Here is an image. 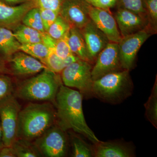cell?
I'll return each instance as SVG.
<instances>
[{"mask_svg":"<svg viewBox=\"0 0 157 157\" xmlns=\"http://www.w3.org/2000/svg\"><path fill=\"white\" fill-rule=\"evenodd\" d=\"M117 0H93L90 5L110 12L109 9L115 5Z\"/></svg>","mask_w":157,"mask_h":157,"instance_id":"obj_33","label":"cell"},{"mask_svg":"<svg viewBox=\"0 0 157 157\" xmlns=\"http://www.w3.org/2000/svg\"><path fill=\"white\" fill-rule=\"evenodd\" d=\"M39 10L42 23L46 33L50 25L56 19L59 13L51 9H39Z\"/></svg>","mask_w":157,"mask_h":157,"instance_id":"obj_30","label":"cell"},{"mask_svg":"<svg viewBox=\"0 0 157 157\" xmlns=\"http://www.w3.org/2000/svg\"><path fill=\"white\" fill-rule=\"evenodd\" d=\"M114 18L122 37L145 29H151L146 19L126 9L119 8L116 12Z\"/></svg>","mask_w":157,"mask_h":157,"instance_id":"obj_12","label":"cell"},{"mask_svg":"<svg viewBox=\"0 0 157 157\" xmlns=\"http://www.w3.org/2000/svg\"><path fill=\"white\" fill-rule=\"evenodd\" d=\"M20 50L33 57L45 65L49 53L48 48L42 42L33 44H21Z\"/></svg>","mask_w":157,"mask_h":157,"instance_id":"obj_21","label":"cell"},{"mask_svg":"<svg viewBox=\"0 0 157 157\" xmlns=\"http://www.w3.org/2000/svg\"><path fill=\"white\" fill-rule=\"evenodd\" d=\"M82 101V95L80 92L62 84L54 102L56 108L57 125L64 131L71 129L83 135L95 144L100 140L86 123Z\"/></svg>","mask_w":157,"mask_h":157,"instance_id":"obj_1","label":"cell"},{"mask_svg":"<svg viewBox=\"0 0 157 157\" xmlns=\"http://www.w3.org/2000/svg\"><path fill=\"white\" fill-rule=\"evenodd\" d=\"M56 118V111L52 104H28L19 112L17 138L35 140L53 125Z\"/></svg>","mask_w":157,"mask_h":157,"instance_id":"obj_2","label":"cell"},{"mask_svg":"<svg viewBox=\"0 0 157 157\" xmlns=\"http://www.w3.org/2000/svg\"><path fill=\"white\" fill-rule=\"evenodd\" d=\"M122 70L119 55L118 44L109 42L97 57L92 70V76L94 81L108 73Z\"/></svg>","mask_w":157,"mask_h":157,"instance_id":"obj_9","label":"cell"},{"mask_svg":"<svg viewBox=\"0 0 157 157\" xmlns=\"http://www.w3.org/2000/svg\"><path fill=\"white\" fill-rule=\"evenodd\" d=\"M4 146L2 140V126H1V121H0V149Z\"/></svg>","mask_w":157,"mask_h":157,"instance_id":"obj_37","label":"cell"},{"mask_svg":"<svg viewBox=\"0 0 157 157\" xmlns=\"http://www.w3.org/2000/svg\"><path fill=\"white\" fill-rule=\"evenodd\" d=\"M91 6L85 0H63L59 14L71 27L81 29L90 20L89 12Z\"/></svg>","mask_w":157,"mask_h":157,"instance_id":"obj_10","label":"cell"},{"mask_svg":"<svg viewBox=\"0 0 157 157\" xmlns=\"http://www.w3.org/2000/svg\"><path fill=\"white\" fill-rule=\"evenodd\" d=\"M21 44L9 29L0 27V52L10 58L20 50Z\"/></svg>","mask_w":157,"mask_h":157,"instance_id":"obj_18","label":"cell"},{"mask_svg":"<svg viewBox=\"0 0 157 157\" xmlns=\"http://www.w3.org/2000/svg\"><path fill=\"white\" fill-rule=\"evenodd\" d=\"M36 7L33 1L16 6H7L0 2V27L9 29L22 21L27 12Z\"/></svg>","mask_w":157,"mask_h":157,"instance_id":"obj_15","label":"cell"},{"mask_svg":"<svg viewBox=\"0 0 157 157\" xmlns=\"http://www.w3.org/2000/svg\"><path fill=\"white\" fill-rule=\"evenodd\" d=\"M8 72L5 60L0 57V74L7 73Z\"/></svg>","mask_w":157,"mask_h":157,"instance_id":"obj_35","label":"cell"},{"mask_svg":"<svg viewBox=\"0 0 157 157\" xmlns=\"http://www.w3.org/2000/svg\"><path fill=\"white\" fill-rule=\"evenodd\" d=\"M91 64L79 59L66 67L61 72L62 82L65 86L77 89L85 95H93Z\"/></svg>","mask_w":157,"mask_h":157,"instance_id":"obj_5","label":"cell"},{"mask_svg":"<svg viewBox=\"0 0 157 157\" xmlns=\"http://www.w3.org/2000/svg\"><path fill=\"white\" fill-rule=\"evenodd\" d=\"M35 6L39 9H51L59 14L63 0H33Z\"/></svg>","mask_w":157,"mask_h":157,"instance_id":"obj_31","label":"cell"},{"mask_svg":"<svg viewBox=\"0 0 157 157\" xmlns=\"http://www.w3.org/2000/svg\"><path fill=\"white\" fill-rule=\"evenodd\" d=\"M155 33L148 28L122 37L118 44L119 55L123 70L133 68L137 52L145 41Z\"/></svg>","mask_w":157,"mask_h":157,"instance_id":"obj_8","label":"cell"},{"mask_svg":"<svg viewBox=\"0 0 157 157\" xmlns=\"http://www.w3.org/2000/svg\"><path fill=\"white\" fill-rule=\"evenodd\" d=\"M46 62L45 66L51 71L56 73H61L66 68L64 59L58 56L55 52V49H50Z\"/></svg>","mask_w":157,"mask_h":157,"instance_id":"obj_28","label":"cell"},{"mask_svg":"<svg viewBox=\"0 0 157 157\" xmlns=\"http://www.w3.org/2000/svg\"><path fill=\"white\" fill-rule=\"evenodd\" d=\"M81 30L87 47L90 62L92 64L110 42L91 20Z\"/></svg>","mask_w":157,"mask_h":157,"instance_id":"obj_13","label":"cell"},{"mask_svg":"<svg viewBox=\"0 0 157 157\" xmlns=\"http://www.w3.org/2000/svg\"><path fill=\"white\" fill-rule=\"evenodd\" d=\"M13 33L14 36L21 44L42 42L44 34L24 25L17 26Z\"/></svg>","mask_w":157,"mask_h":157,"instance_id":"obj_19","label":"cell"},{"mask_svg":"<svg viewBox=\"0 0 157 157\" xmlns=\"http://www.w3.org/2000/svg\"><path fill=\"white\" fill-rule=\"evenodd\" d=\"M0 157H16L12 146H3L0 149Z\"/></svg>","mask_w":157,"mask_h":157,"instance_id":"obj_34","label":"cell"},{"mask_svg":"<svg viewBox=\"0 0 157 157\" xmlns=\"http://www.w3.org/2000/svg\"><path fill=\"white\" fill-rule=\"evenodd\" d=\"M145 116L152 124L157 127V79L148 101L145 104Z\"/></svg>","mask_w":157,"mask_h":157,"instance_id":"obj_25","label":"cell"},{"mask_svg":"<svg viewBox=\"0 0 157 157\" xmlns=\"http://www.w3.org/2000/svg\"><path fill=\"white\" fill-rule=\"evenodd\" d=\"M9 61L11 71L16 75L35 74L48 69L39 60L22 51L14 53L10 57Z\"/></svg>","mask_w":157,"mask_h":157,"instance_id":"obj_14","label":"cell"},{"mask_svg":"<svg viewBox=\"0 0 157 157\" xmlns=\"http://www.w3.org/2000/svg\"><path fill=\"white\" fill-rule=\"evenodd\" d=\"M68 35L69 33L61 39L56 40L55 52L58 56L63 59L72 54L68 42Z\"/></svg>","mask_w":157,"mask_h":157,"instance_id":"obj_29","label":"cell"},{"mask_svg":"<svg viewBox=\"0 0 157 157\" xmlns=\"http://www.w3.org/2000/svg\"><path fill=\"white\" fill-rule=\"evenodd\" d=\"M12 84L9 77L0 74V100L11 94Z\"/></svg>","mask_w":157,"mask_h":157,"instance_id":"obj_32","label":"cell"},{"mask_svg":"<svg viewBox=\"0 0 157 157\" xmlns=\"http://www.w3.org/2000/svg\"><path fill=\"white\" fill-rule=\"evenodd\" d=\"M68 42L72 53L80 59L90 63L88 52L81 29L71 27L68 35Z\"/></svg>","mask_w":157,"mask_h":157,"instance_id":"obj_17","label":"cell"},{"mask_svg":"<svg viewBox=\"0 0 157 157\" xmlns=\"http://www.w3.org/2000/svg\"><path fill=\"white\" fill-rule=\"evenodd\" d=\"M149 25L155 33L157 30V0H142Z\"/></svg>","mask_w":157,"mask_h":157,"instance_id":"obj_26","label":"cell"},{"mask_svg":"<svg viewBox=\"0 0 157 157\" xmlns=\"http://www.w3.org/2000/svg\"><path fill=\"white\" fill-rule=\"evenodd\" d=\"M90 19L106 36L109 42L118 43L122 39L115 18L109 11L91 6Z\"/></svg>","mask_w":157,"mask_h":157,"instance_id":"obj_11","label":"cell"},{"mask_svg":"<svg viewBox=\"0 0 157 157\" xmlns=\"http://www.w3.org/2000/svg\"><path fill=\"white\" fill-rule=\"evenodd\" d=\"M71 143L73 148L72 156L91 157L94 156V148L82 138L76 135L71 136Z\"/></svg>","mask_w":157,"mask_h":157,"instance_id":"obj_22","label":"cell"},{"mask_svg":"<svg viewBox=\"0 0 157 157\" xmlns=\"http://www.w3.org/2000/svg\"><path fill=\"white\" fill-rule=\"evenodd\" d=\"M85 1H86V2H87L88 3H89L90 4V3L92 2L93 0H85Z\"/></svg>","mask_w":157,"mask_h":157,"instance_id":"obj_38","label":"cell"},{"mask_svg":"<svg viewBox=\"0 0 157 157\" xmlns=\"http://www.w3.org/2000/svg\"><path fill=\"white\" fill-rule=\"evenodd\" d=\"M119 8L132 11L148 21L142 0H120Z\"/></svg>","mask_w":157,"mask_h":157,"instance_id":"obj_27","label":"cell"},{"mask_svg":"<svg viewBox=\"0 0 157 157\" xmlns=\"http://www.w3.org/2000/svg\"><path fill=\"white\" fill-rule=\"evenodd\" d=\"M70 28L67 21L59 14L46 33L55 40H58L69 33Z\"/></svg>","mask_w":157,"mask_h":157,"instance_id":"obj_23","label":"cell"},{"mask_svg":"<svg viewBox=\"0 0 157 157\" xmlns=\"http://www.w3.org/2000/svg\"><path fill=\"white\" fill-rule=\"evenodd\" d=\"M21 21L24 25L41 33H45L39 8L35 7L29 10L23 17Z\"/></svg>","mask_w":157,"mask_h":157,"instance_id":"obj_24","label":"cell"},{"mask_svg":"<svg viewBox=\"0 0 157 157\" xmlns=\"http://www.w3.org/2000/svg\"><path fill=\"white\" fill-rule=\"evenodd\" d=\"M132 87L129 71L122 70L108 73L94 80L92 93L103 101L117 103L130 94Z\"/></svg>","mask_w":157,"mask_h":157,"instance_id":"obj_4","label":"cell"},{"mask_svg":"<svg viewBox=\"0 0 157 157\" xmlns=\"http://www.w3.org/2000/svg\"><path fill=\"white\" fill-rule=\"evenodd\" d=\"M65 132L58 125H52L35 139L34 143L42 156L62 157L67 155L68 141Z\"/></svg>","mask_w":157,"mask_h":157,"instance_id":"obj_7","label":"cell"},{"mask_svg":"<svg viewBox=\"0 0 157 157\" xmlns=\"http://www.w3.org/2000/svg\"><path fill=\"white\" fill-rule=\"evenodd\" d=\"M62 84L61 77L49 69H45L20 85L15 94L18 98L27 101L54 102Z\"/></svg>","mask_w":157,"mask_h":157,"instance_id":"obj_3","label":"cell"},{"mask_svg":"<svg viewBox=\"0 0 157 157\" xmlns=\"http://www.w3.org/2000/svg\"><path fill=\"white\" fill-rule=\"evenodd\" d=\"M16 157H38L42 156L34 142L17 138L11 145Z\"/></svg>","mask_w":157,"mask_h":157,"instance_id":"obj_20","label":"cell"},{"mask_svg":"<svg viewBox=\"0 0 157 157\" xmlns=\"http://www.w3.org/2000/svg\"><path fill=\"white\" fill-rule=\"evenodd\" d=\"M94 157H131L134 156L132 149L116 141H99L93 147Z\"/></svg>","mask_w":157,"mask_h":157,"instance_id":"obj_16","label":"cell"},{"mask_svg":"<svg viewBox=\"0 0 157 157\" xmlns=\"http://www.w3.org/2000/svg\"><path fill=\"white\" fill-rule=\"evenodd\" d=\"M6 2L9 3H19L26 2L27 0H4Z\"/></svg>","mask_w":157,"mask_h":157,"instance_id":"obj_36","label":"cell"},{"mask_svg":"<svg viewBox=\"0 0 157 157\" xmlns=\"http://www.w3.org/2000/svg\"><path fill=\"white\" fill-rule=\"evenodd\" d=\"M21 107L11 94L0 100V121L5 146H11L17 138L18 116Z\"/></svg>","mask_w":157,"mask_h":157,"instance_id":"obj_6","label":"cell"}]
</instances>
